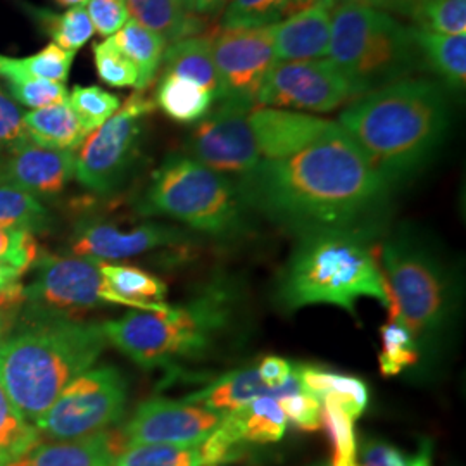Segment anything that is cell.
<instances>
[{"mask_svg":"<svg viewBox=\"0 0 466 466\" xmlns=\"http://www.w3.org/2000/svg\"><path fill=\"white\" fill-rule=\"evenodd\" d=\"M23 7L61 49L76 52L96 34L84 5L69 7L63 15H56L49 9H40L30 4H25Z\"/></svg>","mask_w":466,"mask_h":466,"instance_id":"obj_33","label":"cell"},{"mask_svg":"<svg viewBox=\"0 0 466 466\" xmlns=\"http://www.w3.org/2000/svg\"><path fill=\"white\" fill-rule=\"evenodd\" d=\"M318 466H330V465H318Z\"/></svg>","mask_w":466,"mask_h":466,"instance_id":"obj_60","label":"cell"},{"mask_svg":"<svg viewBox=\"0 0 466 466\" xmlns=\"http://www.w3.org/2000/svg\"><path fill=\"white\" fill-rule=\"evenodd\" d=\"M383 350L380 352V370L383 375H400L404 368L417 365L420 350L413 335L398 321H389L382 327Z\"/></svg>","mask_w":466,"mask_h":466,"instance_id":"obj_40","label":"cell"},{"mask_svg":"<svg viewBox=\"0 0 466 466\" xmlns=\"http://www.w3.org/2000/svg\"><path fill=\"white\" fill-rule=\"evenodd\" d=\"M59 5H63V7H76V5H84L86 4V0H56Z\"/></svg>","mask_w":466,"mask_h":466,"instance_id":"obj_55","label":"cell"},{"mask_svg":"<svg viewBox=\"0 0 466 466\" xmlns=\"http://www.w3.org/2000/svg\"><path fill=\"white\" fill-rule=\"evenodd\" d=\"M97 259L92 258H54L40 261L34 282L23 289V296L40 313H73L104 306H127L137 309L130 300L119 298L106 283Z\"/></svg>","mask_w":466,"mask_h":466,"instance_id":"obj_11","label":"cell"},{"mask_svg":"<svg viewBox=\"0 0 466 466\" xmlns=\"http://www.w3.org/2000/svg\"><path fill=\"white\" fill-rule=\"evenodd\" d=\"M244 204L299 233L356 228L390 185L339 125L282 159L261 161L237 185Z\"/></svg>","mask_w":466,"mask_h":466,"instance_id":"obj_1","label":"cell"},{"mask_svg":"<svg viewBox=\"0 0 466 466\" xmlns=\"http://www.w3.org/2000/svg\"><path fill=\"white\" fill-rule=\"evenodd\" d=\"M185 237L187 233L167 225L149 223L121 230L116 225L96 221L85 223L76 230L71 240V250L78 258H92L107 263L180 244Z\"/></svg>","mask_w":466,"mask_h":466,"instance_id":"obj_16","label":"cell"},{"mask_svg":"<svg viewBox=\"0 0 466 466\" xmlns=\"http://www.w3.org/2000/svg\"><path fill=\"white\" fill-rule=\"evenodd\" d=\"M127 394V382L117 368H90L67 383L34 427L40 437L52 441L107 431L125 415Z\"/></svg>","mask_w":466,"mask_h":466,"instance_id":"obj_9","label":"cell"},{"mask_svg":"<svg viewBox=\"0 0 466 466\" xmlns=\"http://www.w3.org/2000/svg\"><path fill=\"white\" fill-rule=\"evenodd\" d=\"M315 2H325V4H329V5H335V4L340 2V0H298V7L302 9V7H306V5H309V4H315Z\"/></svg>","mask_w":466,"mask_h":466,"instance_id":"obj_54","label":"cell"},{"mask_svg":"<svg viewBox=\"0 0 466 466\" xmlns=\"http://www.w3.org/2000/svg\"><path fill=\"white\" fill-rule=\"evenodd\" d=\"M49 225V213L32 194L13 185H0V227L34 233Z\"/></svg>","mask_w":466,"mask_h":466,"instance_id":"obj_35","label":"cell"},{"mask_svg":"<svg viewBox=\"0 0 466 466\" xmlns=\"http://www.w3.org/2000/svg\"><path fill=\"white\" fill-rule=\"evenodd\" d=\"M0 182H2V169H0Z\"/></svg>","mask_w":466,"mask_h":466,"instance_id":"obj_58","label":"cell"},{"mask_svg":"<svg viewBox=\"0 0 466 466\" xmlns=\"http://www.w3.org/2000/svg\"><path fill=\"white\" fill-rule=\"evenodd\" d=\"M321 425L327 429L332 441V466H356L358 448L354 437V420L330 398L321 400Z\"/></svg>","mask_w":466,"mask_h":466,"instance_id":"obj_37","label":"cell"},{"mask_svg":"<svg viewBox=\"0 0 466 466\" xmlns=\"http://www.w3.org/2000/svg\"><path fill=\"white\" fill-rule=\"evenodd\" d=\"M23 125L26 138L35 146L46 149H78L90 135L73 113L67 100L25 113Z\"/></svg>","mask_w":466,"mask_h":466,"instance_id":"obj_24","label":"cell"},{"mask_svg":"<svg viewBox=\"0 0 466 466\" xmlns=\"http://www.w3.org/2000/svg\"><path fill=\"white\" fill-rule=\"evenodd\" d=\"M127 7L134 21L159 35L167 46L194 36L202 28L199 16L187 13L178 0H127Z\"/></svg>","mask_w":466,"mask_h":466,"instance_id":"obj_28","label":"cell"},{"mask_svg":"<svg viewBox=\"0 0 466 466\" xmlns=\"http://www.w3.org/2000/svg\"><path fill=\"white\" fill-rule=\"evenodd\" d=\"M21 299H25V296H23V287L19 283L15 289L0 294V308H15Z\"/></svg>","mask_w":466,"mask_h":466,"instance_id":"obj_52","label":"cell"},{"mask_svg":"<svg viewBox=\"0 0 466 466\" xmlns=\"http://www.w3.org/2000/svg\"><path fill=\"white\" fill-rule=\"evenodd\" d=\"M240 448L215 429L194 444H142L123 451L113 466H219L238 460Z\"/></svg>","mask_w":466,"mask_h":466,"instance_id":"obj_20","label":"cell"},{"mask_svg":"<svg viewBox=\"0 0 466 466\" xmlns=\"http://www.w3.org/2000/svg\"><path fill=\"white\" fill-rule=\"evenodd\" d=\"M411 466H429V454H427V452L420 454L418 458H415V460L411 461Z\"/></svg>","mask_w":466,"mask_h":466,"instance_id":"obj_56","label":"cell"},{"mask_svg":"<svg viewBox=\"0 0 466 466\" xmlns=\"http://www.w3.org/2000/svg\"><path fill=\"white\" fill-rule=\"evenodd\" d=\"M233 290L225 282L211 283L182 306L167 313L134 309L102 323L107 342L138 367H173L204 358L225 333L233 317Z\"/></svg>","mask_w":466,"mask_h":466,"instance_id":"obj_5","label":"cell"},{"mask_svg":"<svg viewBox=\"0 0 466 466\" xmlns=\"http://www.w3.org/2000/svg\"><path fill=\"white\" fill-rule=\"evenodd\" d=\"M356 466H411V461L394 446L383 442H368L360 452Z\"/></svg>","mask_w":466,"mask_h":466,"instance_id":"obj_47","label":"cell"},{"mask_svg":"<svg viewBox=\"0 0 466 466\" xmlns=\"http://www.w3.org/2000/svg\"><path fill=\"white\" fill-rule=\"evenodd\" d=\"M230 0H194V15L196 16H215L223 13Z\"/></svg>","mask_w":466,"mask_h":466,"instance_id":"obj_50","label":"cell"},{"mask_svg":"<svg viewBox=\"0 0 466 466\" xmlns=\"http://www.w3.org/2000/svg\"><path fill=\"white\" fill-rule=\"evenodd\" d=\"M163 65V73L199 85L218 99L219 78L213 57V35H194L171 44L165 50Z\"/></svg>","mask_w":466,"mask_h":466,"instance_id":"obj_26","label":"cell"},{"mask_svg":"<svg viewBox=\"0 0 466 466\" xmlns=\"http://www.w3.org/2000/svg\"><path fill=\"white\" fill-rule=\"evenodd\" d=\"M178 4L184 7L187 13L194 15V0H178Z\"/></svg>","mask_w":466,"mask_h":466,"instance_id":"obj_57","label":"cell"},{"mask_svg":"<svg viewBox=\"0 0 466 466\" xmlns=\"http://www.w3.org/2000/svg\"><path fill=\"white\" fill-rule=\"evenodd\" d=\"M390 321H398L420 346H432L442 337L452 311L450 277L432 250L417 237L396 235L380 252Z\"/></svg>","mask_w":466,"mask_h":466,"instance_id":"obj_7","label":"cell"},{"mask_svg":"<svg viewBox=\"0 0 466 466\" xmlns=\"http://www.w3.org/2000/svg\"><path fill=\"white\" fill-rule=\"evenodd\" d=\"M21 275L23 273L16 268L0 263V294H4V292H7V290H11V289L19 285Z\"/></svg>","mask_w":466,"mask_h":466,"instance_id":"obj_51","label":"cell"},{"mask_svg":"<svg viewBox=\"0 0 466 466\" xmlns=\"http://www.w3.org/2000/svg\"><path fill=\"white\" fill-rule=\"evenodd\" d=\"M248 119L261 161L282 159L299 152L332 123L311 115L263 106H254Z\"/></svg>","mask_w":466,"mask_h":466,"instance_id":"obj_18","label":"cell"},{"mask_svg":"<svg viewBox=\"0 0 466 466\" xmlns=\"http://www.w3.org/2000/svg\"><path fill=\"white\" fill-rule=\"evenodd\" d=\"M411 36L423 65L452 90L466 84V35H444L411 28Z\"/></svg>","mask_w":466,"mask_h":466,"instance_id":"obj_25","label":"cell"},{"mask_svg":"<svg viewBox=\"0 0 466 466\" xmlns=\"http://www.w3.org/2000/svg\"><path fill=\"white\" fill-rule=\"evenodd\" d=\"M40 442V435L28 423L0 385V466H9Z\"/></svg>","mask_w":466,"mask_h":466,"instance_id":"obj_34","label":"cell"},{"mask_svg":"<svg viewBox=\"0 0 466 466\" xmlns=\"http://www.w3.org/2000/svg\"><path fill=\"white\" fill-rule=\"evenodd\" d=\"M294 365L279 356H268L256 370L269 389H283L294 375Z\"/></svg>","mask_w":466,"mask_h":466,"instance_id":"obj_48","label":"cell"},{"mask_svg":"<svg viewBox=\"0 0 466 466\" xmlns=\"http://www.w3.org/2000/svg\"><path fill=\"white\" fill-rule=\"evenodd\" d=\"M111 38L138 69V90L149 86L163 65L167 42L134 19H128L127 25Z\"/></svg>","mask_w":466,"mask_h":466,"instance_id":"obj_32","label":"cell"},{"mask_svg":"<svg viewBox=\"0 0 466 466\" xmlns=\"http://www.w3.org/2000/svg\"><path fill=\"white\" fill-rule=\"evenodd\" d=\"M213 57L219 78L218 102L256 106L258 90L275 59V25L223 28L213 35Z\"/></svg>","mask_w":466,"mask_h":466,"instance_id":"obj_14","label":"cell"},{"mask_svg":"<svg viewBox=\"0 0 466 466\" xmlns=\"http://www.w3.org/2000/svg\"><path fill=\"white\" fill-rule=\"evenodd\" d=\"M23 140H26L23 113L16 102L0 88V149H11Z\"/></svg>","mask_w":466,"mask_h":466,"instance_id":"obj_46","label":"cell"},{"mask_svg":"<svg viewBox=\"0 0 466 466\" xmlns=\"http://www.w3.org/2000/svg\"><path fill=\"white\" fill-rule=\"evenodd\" d=\"M363 298L389 309L382 271L360 228L299 233L279 283V299L287 309L315 304L339 306L354 313Z\"/></svg>","mask_w":466,"mask_h":466,"instance_id":"obj_4","label":"cell"},{"mask_svg":"<svg viewBox=\"0 0 466 466\" xmlns=\"http://www.w3.org/2000/svg\"><path fill=\"white\" fill-rule=\"evenodd\" d=\"M332 9L325 2H315L275 25L277 63L323 59L330 49Z\"/></svg>","mask_w":466,"mask_h":466,"instance_id":"obj_19","label":"cell"},{"mask_svg":"<svg viewBox=\"0 0 466 466\" xmlns=\"http://www.w3.org/2000/svg\"><path fill=\"white\" fill-rule=\"evenodd\" d=\"M360 2H365V4H368V0H360Z\"/></svg>","mask_w":466,"mask_h":466,"instance_id":"obj_59","label":"cell"},{"mask_svg":"<svg viewBox=\"0 0 466 466\" xmlns=\"http://www.w3.org/2000/svg\"><path fill=\"white\" fill-rule=\"evenodd\" d=\"M76 52L61 49L56 44H50L46 49L36 52L30 57H7L0 54V78L9 82L19 80H50L65 84L69 76V71L75 61Z\"/></svg>","mask_w":466,"mask_h":466,"instance_id":"obj_31","label":"cell"},{"mask_svg":"<svg viewBox=\"0 0 466 466\" xmlns=\"http://www.w3.org/2000/svg\"><path fill=\"white\" fill-rule=\"evenodd\" d=\"M304 390L300 385L298 370L294 368V375L283 389H269L267 383L261 380L256 367L235 370L223 377L217 379L215 382L209 383L208 387L200 389L198 392L187 396L184 400L199 404L208 410H213L218 413H228L250 400L258 398H275L280 400L285 396L296 394Z\"/></svg>","mask_w":466,"mask_h":466,"instance_id":"obj_22","label":"cell"},{"mask_svg":"<svg viewBox=\"0 0 466 466\" xmlns=\"http://www.w3.org/2000/svg\"><path fill=\"white\" fill-rule=\"evenodd\" d=\"M299 11L298 0H230L225 7L223 28H249L277 25L285 15Z\"/></svg>","mask_w":466,"mask_h":466,"instance_id":"obj_36","label":"cell"},{"mask_svg":"<svg viewBox=\"0 0 466 466\" xmlns=\"http://www.w3.org/2000/svg\"><path fill=\"white\" fill-rule=\"evenodd\" d=\"M287 421H292L299 431L315 432L321 427V400L313 394L300 390L279 400Z\"/></svg>","mask_w":466,"mask_h":466,"instance_id":"obj_44","label":"cell"},{"mask_svg":"<svg viewBox=\"0 0 466 466\" xmlns=\"http://www.w3.org/2000/svg\"><path fill=\"white\" fill-rule=\"evenodd\" d=\"M413 19L421 30L466 35V0H421Z\"/></svg>","mask_w":466,"mask_h":466,"instance_id":"obj_39","label":"cell"},{"mask_svg":"<svg viewBox=\"0 0 466 466\" xmlns=\"http://www.w3.org/2000/svg\"><path fill=\"white\" fill-rule=\"evenodd\" d=\"M329 56L356 97L400 82L420 61L411 28L360 0H340L333 5Z\"/></svg>","mask_w":466,"mask_h":466,"instance_id":"obj_6","label":"cell"},{"mask_svg":"<svg viewBox=\"0 0 466 466\" xmlns=\"http://www.w3.org/2000/svg\"><path fill=\"white\" fill-rule=\"evenodd\" d=\"M85 9L96 32L107 38L117 34L130 19L127 0H86Z\"/></svg>","mask_w":466,"mask_h":466,"instance_id":"obj_45","label":"cell"},{"mask_svg":"<svg viewBox=\"0 0 466 466\" xmlns=\"http://www.w3.org/2000/svg\"><path fill=\"white\" fill-rule=\"evenodd\" d=\"M287 423L279 400L258 398L225 413L218 429L238 446L248 442L271 444L282 441Z\"/></svg>","mask_w":466,"mask_h":466,"instance_id":"obj_23","label":"cell"},{"mask_svg":"<svg viewBox=\"0 0 466 466\" xmlns=\"http://www.w3.org/2000/svg\"><path fill=\"white\" fill-rule=\"evenodd\" d=\"M94 61L97 75L104 84L115 88H138V69L119 50L111 36L99 44H94Z\"/></svg>","mask_w":466,"mask_h":466,"instance_id":"obj_41","label":"cell"},{"mask_svg":"<svg viewBox=\"0 0 466 466\" xmlns=\"http://www.w3.org/2000/svg\"><path fill=\"white\" fill-rule=\"evenodd\" d=\"M339 125L392 185L432 159L450 127V104L442 85L402 78L352 102Z\"/></svg>","mask_w":466,"mask_h":466,"instance_id":"obj_2","label":"cell"},{"mask_svg":"<svg viewBox=\"0 0 466 466\" xmlns=\"http://www.w3.org/2000/svg\"><path fill=\"white\" fill-rule=\"evenodd\" d=\"M7 308H0V342L7 337V333L11 332L15 315L11 311H5Z\"/></svg>","mask_w":466,"mask_h":466,"instance_id":"obj_53","label":"cell"},{"mask_svg":"<svg viewBox=\"0 0 466 466\" xmlns=\"http://www.w3.org/2000/svg\"><path fill=\"white\" fill-rule=\"evenodd\" d=\"M125 450L121 431H102L71 441L38 442L9 466H113Z\"/></svg>","mask_w":466,"mask_h":466,"instance_id":"obj_21","label":"cell"},{"mask_svg":"<svg viewBox=\"0 0 466 466\" xmlns=\"http://www.w3.org/2000/svg\"><path fill=\"white\" fill-rule=\"evenodd\" d=\"M223 413L187 400L152 398L121 429L127 450L142 444H194L217 429Z\"/></svg>","mask_w":466,"mask_h":466,"instance_id":"obj_15","label":"cell"},{"mask_svg":"<svg viewBox=\"0 0 466 466\" xmlns=\"http://www.w3.org/2000/svg\"><path fill=\"white\" fill-rule=\"evenodd\" d=\"M252 107L240 102H219L190 135V157L227 178L248 177L261 163L248 119Z\"/></svg>","mask_w":466,"mask_h":466,"instance_id":"obj_13","label":"cell"},{"mask_svg":"<svg viewBox=\"0 0 466 466\" xmlns=\"http://www.w3.org/2000/svg\"><path fill=\"white\" fill-rule=\"evenodd\" d=\"M67 102L88 134L97 130L121 107L117 96L96 85L75 86L67 96Z\"/></svg>","mask_w":466,"mask_h":466,"instance_id":"obj_38","label":"cell"},{"mask_svg":"<svg viewBox=\"0 0 466 466\" xmlns=\"http://www.w3.org/2000/svg\"><path fill=\"white\" fill-rule=\"evenodd\" d=\"M296 370L306 392L313 394L319 400L323 398L335 400L354 421L367 410L370 394L367 383L361 379L306 365H298Z\"/></svg>","mask_w":466,"mask_h":466,"instance_id":"obj_29","label":"cell"},{"mask_svg":"<svg viewBox=\"0 0 466 466\" xmlns=\"http://www.w3.org/2000/svg\"><path fill=\"white\" fill-rule=\"evenodd\" d=\"M348 78L330 59L277 63L268 71L256 106L330 113L354 99Z\"/></svg>","mask_w":466,"mask_h":466,"instance_id":"obj_12","label":"cell"},{"mask_svg":"<svg viewBox=\"0 0 466 466\" xmlns=\"http://www.w3.org/2000/svg\"><path fill=\"white\" fill-rule=\"evenodd\" d=\"M99 269L113 292H116L123 299L130 300L138 311L167 313L171 309L169 304L163 302L167 298V285L157 277L140 268L106 261H100Z\"/></svg>","mask_w":466,"mask_h":466,"instance_id":"obj_27","label":"cell"},{"mask_svg":"<svg viewBox=\"0 0 466 466\" xmlns=\"http://www.w3.org/2000/svg\"><path fill=\"white\" fill-rule=\"evenodd\" d=\"M107 344L97 323L65 318L36 323L0 342V385L35 425L67 383L94 367Z\"/></svg>","mask_w":466,"mask_h":466,"instance_id":"obj_3","label":"cell"},{"mask_svg":"<svg viewBox=\"0 0 466 466\" xmlns=\"http://www.w3.org/2000/svg\"><path fill=\"white\" fill-rule=\"evenodd\" d=\"M75 150L38 147L28 138L13 146L4 163L2 180L35 198H52L65 190L75 177Z\"/></svg>","mask_w":466,"mask_h":466,"instance_id":"obj_17","label":"cell"},{"mask_svg":"<svg viewBox=\"0 0 466 466\" xmlns=\"http://www.w3.org/2000/svg\"><path fill=\"white\" fill-rule=\"evenodd\" d=\"M244 200L230 178L190 156H173L150 182L140 213L177 219L198 232L227 237L242 227Z\"/></svg>","mask_w":466,"mask_h":466,"instance_id":"obj_8","label":"cell"},{"mask_svg":"<svg viewBox=\"0 0 466 466\" xmlns=\"http://www.w3.org/2000/svg\"><path fill=\"white\" fill-rule=\"evenodd\" d=\"M420 2L421 0H368V5L382 9L385 13L392 11V13H400L404 16L413 17Z\"/></svg>","mask_w":466,"mask_h":466,"instance_id":"obj_49","label":"cell"},{"mask_svg":"<svg viewBox=\"0 0 466 466\" xmlns=\"http://www.w3.org/2000/svg\"><path fill=\"white\" fill-rule=\"evenodd\" d=\"M36 254L38 250L32 233L0 227V263L25 273L36 259Z\"/></svg>","mask_w":466,"mask_h":466,"instance_id":"obj_43","label":"cell"},{"mask_svg":"<svg viewBox=\"0 0 466 466\" xmlns=\"http://www.w3.org/2000/svg\"><path fill=\"white\" fill-rule=\"evenodd\" d=\"M5 85H7L13 99L17 100L25 107L42 109V107H49V106L67 100L66 86L59 82L30 78V80L9 82Z\"/></svg>","mask_w":466,"mask_h":466,"instance_id":"obj_42","label":"cell"},{"mask_svg":"<svg viewBox=\"0 0 466 466\" xmlns=\"http://www.w3.org/2000/svg\"><path fill=\"white\" fill-rule=\"evenodd\" d=\"M154 109V100L135 92L113 116L85 138L75 167V177L85 188L107 194L125 180L137 156L144 121Z\"/></svg>","mask_w":466,"mask_h":466,"instance_id":"obj_10","label":"cell"},{"mask_svg":"<svg viewBox=\"0 0 466 466\" xmlns=\"http://www.w3.org/2000/svg\"><path fill=\"white\" fill-rule=\"evenodd\" d=\"M217 100L213 92L167 73H163L156 92L159 109L169 119L185 125L199 123L213 111Z\"/></svg>","mask_w":466,"mask_h":466,"instance_id":"obj_30","label":"cell"}]
</instances>
